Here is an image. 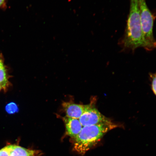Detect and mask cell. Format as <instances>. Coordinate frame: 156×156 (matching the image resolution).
<instances>
[{"label": "cell", "mask_w": 156, "mask_h": 156, "mask_svg": "<svg viewBox=\"0 0 156 156\" xmlns=\"http://www.w3.org/2000/svg\"><path fill=\"white\" fill-rule=\"evenodd\" d=\"M5 1V0H0V7L2 5Z\"/></svg>", "instance_id": "8fae6325"}, {"label": "cell", "mask_w": 156, "mask_h": 156, "mask_svg": "<svg viewBox=\"0 0 156 156\" xmlns=\"http://www.w3.org/2000/svg\"><path fill=\"white\" fill-rule=\"evenodd\" d=\"M151 80V87L154 94L156 96V73L151 74L150 75Z\"/></svg>", "instance_id": "9c48e42d"}, {"label": "cell", "mask_w": 156, "mask_h": 156, "mask_svg": "<svg viewBox=\"0 0 156 156\" xmlns=\"http://www.w3.org/2000/svg\"><path fill=\"white\" fill-rule=\"evenodd\" d=\"M110 119L101 114L93 103L86 105L84 112L79 119L83 126L102 123Z\"/></svg>", "instance_id": "277c9868"}, {"label": "cell", "mask_w": 156, "mask_h": 156, "mask_svg": "<svg viewBox=\"0 0 156 156\" xmlns=\"http://www.w3.org/2000/svg\"><path fill=\"white\" fill-rule=\"evenodd\" d=\"M118 126L110 119L102 123L83 126L79 134L73 139L74 149L78 153L83 155L107 132Z\"/></svg>", "instance_id": "7a4b0ae2"}, {"label": "cell", "mask_w": 156, "mask_h": 156, "mask_svg": "<svg viewBox=\"0 0 156 156\" xmlns=\"http://www.w3.org/2000/svg\"><path fill=\"white\" fill-rule=\"evenodd\" d=\"M143 37V47L147 51L156 49V40L153 35L154 21L156 14L149 9L146 0H138Z\"/></svg>", "instance_id": "3957f363"}, {"label": "cell", "mask_w": 156, "mask_h": 156, "mask_svg": "<svg viewBox=\"0 0 156 156\" xmlns=\"http://www.w3.org/2000/svg\"><path fill=\"white\" fill-rule=\"evenodd\" d=\"M130 9L124 34L119 44L123 51L134 52L143 47V42L138 0H129Z\"/></svg>", "instance_id": "6da1fadb"}, {"label": "cell", "mask_w": 156, "mask_h": 156, "mask_svg": "<svg viewBox=\"0 0 156 156\" xmlns=\"http://www.w3.org/2000/svg\"><path fill=\"white\" fill-rule=\"evenodd\" d=\"M9 152V156H35L36 151L29 150L16 145L6 146Z\"/></svg>", "instance_id": "52a82bcc"}, {"label": "cell", "mask_w": 156, "mask_h": 156, "mask_svg": "<svg viewBox=\"0 0 156 156\" xmlns=\"http://www.w3.org/2000/svg\"><path fill=\"white\" fill-rule=\"evenodd\" d=\"M62 106L66 116L79 119L84 112L86 105L76 104L72 102H64Z\"/></svg>", "instance_id": "8992f818"}, {"label": "cell", "mask_w": 156, "mask_h": 156, "mask_svg": "<svg viewBox=\"0 0 156 156\" xmlns=\"http://www.w3.org/2000/svg\"><path fill=\"white\" fill-rule=\"evenodd\" d=\"M63 120L65 124L66 134L74 139L81 132L83 127L82 125L78 119L66 116L64 117Z\"/></svg>", "instance_id": "5b68a950"}, {"label": "cell", "mask_w": 156, "mask_h": 156, "mask_svg": "<svg viewBox=\"0 0 156 156\" xmlns=\"http://www.w3.org/2000/svg\"><path fill=\"white\" fill-rule=\"evenodd\" d=\"M0 156H9V152L6 146L0 150Z\"/></svg>", "instance_id": "30bf717a"}, {"label": "cell", "mask_w": 156, "mask_h": 156, "mask_svg": "<svg viewBox=\"0 0 156 156\" xmlns=\"http://www.w3.org/2000/svg\"><path fill=\"white\" fill-rule=\"evenodd\" d=\"M5 110L9 114H14L15 113L17 112L18 107L15 103L11 102L6 106Z\"/></svg>", "instance_id": "ba28073f"}]
</instances>
